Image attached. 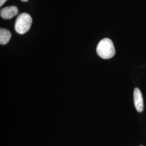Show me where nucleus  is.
<instances>
[{
  "mask_svg": "<svg viewBox=\"0 0 146 146\" xmlns=\"http://www.w3.org/2000/svg\"><path fill=\"white\" fill-rule=\"evenodd\" d=\"M96 52L100 57L104 59L113 58L115 54V49L112 41L108 38L101 40L96 47Z\"/></svg>",
  "mask_w": 146,
  "mask_h": 146,
  "instance_id": "nucleus-1",
  "label": "nucleus"
},
{
  "mask_svg": "<svg viewBox=\"0 0 146 146\" xmlns=\"http://www.w3.org/2000/svg\"><path fill=\"white\" fill-rule=\"evenodd\" d=\"M31 16L26 13L20 14L17 17L15 23V31L19 34H24L29 31L31 24Z\"/></svg>",
  "mask_w": 146,
  "mask_h": 146,
  "instance_id": "nucleus-2",
  "label": "nucleus"
},
{
  "mask_svg": "<svg viewBox=\"0 0 146 146\" xmlns=\"http://www.w3.org/2000/svg\"><path fill=\"white\" fill-rule=\"evenodd\" d=\"M19 10L16 6H9L1 9L0 14L1 17L4 19H11L16 15Z\"/></svg>",
  "mask_w": 146,
  "mask_h": 146,
  "instance_id": "nucleus-3",
  "label": "nucleus"
},
{
  "mask_svg": "<svg viewBox=\"0 0 146 146\" xmlns=\"http://www.w3.org/2000/svg\"><path fill=\"white\" fill-rule=\"evenodd\" d=\"M134 102L136 110L141 113L143 110V101L140 90L136 88L134 90Z\"/></svg>",
  "mask_w": 146,
  "mask_h": 146,
  "instance_id": "nucleus-4",
  "label": "nucleus"
},
{
  "mask_svg": "<svg viewBox=\"0 0 146 146\" xmlns=\"http://www.w3.org/2000/svg\"><path fill=\"white\" fill-rule=\"evenodd\" d=\"M11 34L8 29L1 28L0 29V43L5 45L7 44L11 40Z\"/></svg>",
  "mask_w": 146,
  "mask_h": 146,
  "instance_id": "nucleus-5",
  "label": "nucleus"
},
{
  "mask_svg": "<svg viewBox=\"0 0 146 146\" xmlns=\"http://www.w3.org/2000/svg\"><path fill=\"white\" fill-rule=\"evenodd\" d=\"M7 0H0V6H2V5L5 3Z\"/></svg>",
  "mask_w": 146,
  "mask_h": 146,
  "instance_id": "nucleus-6",
  "label": "nucleus"
},
{
  "mask_svg": "<svg viewBox=\"0 0 146 146\" xmlns=\"http://www.w3.org/2000/svg\"><path fill=\"white\" fill-rule=\"evenodd\" d=\"M21 1H23V2H27L28 0H21Z\"/></svg>",
  "mask_w": 146,
  "mask_h": 146,
  "instance_id": "nucleus-7",
  "label": "nucleus"
},
{
  "mask_svg": "<svg viewBox=\"0 0 146 146\" xmlns=\"http://www.w3.org/2000/svg\"></svg>",
  "mask_w": 146,
  "mask_h": 146,
  "instance_id": "nucleus-8",
  "label": "nucleus"
}]
</instances>
